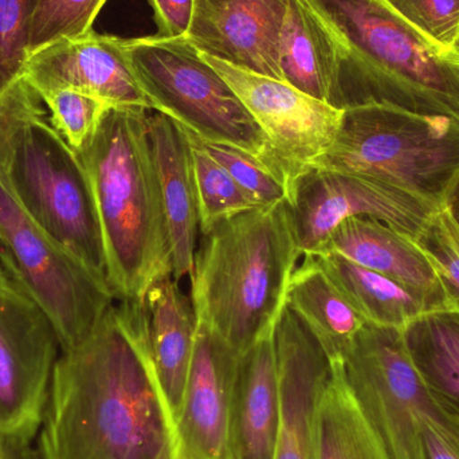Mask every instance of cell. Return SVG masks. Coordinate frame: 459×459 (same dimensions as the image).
Here are the masks:
<instances>
[{
    "instance_id": "obj_1",
    "label": "cell",
    "mask_w": 459,
    "mask_h": 459,
    "mask_svg": "<svg viewBox=\"0 0 459 459\" xmlns=\"http://www.w3.org/2000/svg\"><path fill=\"white\" fill-rule=\"evenodd\" d=\"M39 431L42 459H174L144 302L117 299L61 352Z\"/></svg>"
},
{
    "instance_id": "obj_2",
    "label": "cell",
    "mask_w": 459,
    "mask_h": 459,
    "mask_svg": "<svg viewBox=\"0 0 459 459\" xmlns=\"http://www.w3.org/2000/svg\"><path fill=\"white\" fill-rule=\"evenodd\" d=\"M150 110L110 107L93 139L77 153L101 228L108 282L118 301L144 302L158 281L174 274L148 136Z\"/></svg>"
},
{
    "instance_id": "obj_3",
    "label": "cell",
    "mask_w": 459,
    "mask_h": 459,
    "mask_svg": "<svg viewBox=\"0 0 459 459\" xmlns=\"http://www.w3.org/2000/svg\"><path fill=\"white\" fill-rule=\"evenodd\" d=\"M204 235L191 273V304L238 355L274 331L301 258L288 201L251 210Z\"/></svg>"
},
{
    "instance_id": "obj_4",
    "label": "cell",
    "mask_w": 459,
    "mask_h": 459,
    "mask_svg": "<svg viewBox=\"0 0 459 459\" xmlns=\"http://www.w3.org/2000/svg\"><path fill=\"white\" fill-rule=\"evenodd\" d=\"M340 56L342 109L382 104L459 120V64L385 0H304Z\"/></svg>"
},
{
    "instance_id": "obj_5",
    "label": "cell",
    "mask_w": 459,
    "mask_h": 459,
    "mask_svg": "<svg viewBox=\"0 0 459 459\" xmlns=\"http://www.w3.org/2000/svg\"><path fill=\"white\" fill-rule=\"evenodd\" d=\"M310 167L372 178L442 207L459 180V120L382 104L345 108L333 144Z\"/></svg>"
},
{
    "instance_id": "obj_6",
    "label": "cell",
    "mask_w": 459,
    "mask_h": 459,
    "mask_svg": "<svg viewBox=\"0 0 459 459\" xmlns=\"http://www.w3.org/2000/svg\"><path fill=\"white\" fill-rule=\"evenodd\" d=\"M132 72L151 104L188 131L217 144L239 148L280 172L288 171L253 116L225 78L182 38L123 39Z\"/></svg>"
},
{
    "instance_id": "obj_7",
    "label": "cell",
    "mask_w": 459,
    "mask_h": 459,
    "mask_svg": "<svg viewBox=\"0 0 459 459\" xmlns=\"http://www.w3.org/2000/svg\"><path fill=\"white\" fill-rule=\"evenodd\" d=\"M4 169L32 222L108 281L104 240L85 171L46 110L13 134Z\"/></svg>"
},
{
    "instance_id": "obj_8",
    "label": "cell",
    "mask_w": 459,
    "mask_h": 459,
    "mask_svg": "<svg viewBox=\"0 0 459 459\" xmlns=\"http://www.w3.org/2000/svg\"><path fill=\"white\" fill-rule=\"evenodd\" d=\"M0 158V262L48 316L61 352L85 342L117 301L109 283L32 222Z\"/></svg>"
},
{
    "instance_id": "obj_9",
    "label": "cell",
    "mask_w": 459,
    "mask_h": 459,
    "mask_svg": "<svg viewBox=\"0 0 459 459\" xmlns=\"http://www.w3.org/2000/svg\"><path fill=\"white\" fill-rule=\"evenodd\" d=\"M340 367L391 459H423L420 423L426 418L458 426L439 409L420 379L403 329L364 324Z\"/></svg>"
},
{
    "instance_id": "obj_10",
    "label": "cell",
    "mask_w": 459,
    "mask_h": 459,
    "mask_svg": "<svg viewBox=\"0 0 459 459\" xmlns=\"http://www.w3.org/2000/svg\"><path fill=\"white\" fill-rule=\"evenodd\" d=\"M288 204L302 256L318 253L351 218H374L415 239L439 209L388 183L316 167L297 175Z\"/></svg>"
},
{
    "instance_id": "obj_11",
    "label": "cell",
    "mask_w": 459,
    "mask_h": 459,
    "mask_svg": "<svg viewBox=\"0 0 459 459\" xmlns=\"http://www.w3.org/2000/svg\"><path fill=\"white\" fill-rule=\"evenodd\" d=\"M53 324L11 280L0 285V437L30 442L42 426L59 358Z\"/></svg>"
},
{
    "instance_id": "obj_12",
    "label": "cell",
    "mask_w": 459,
    "mask_h": 459,
    "mask_svg": "<svg viewBox=\"0 0 459 459\" xmlns=\"http://www.w3.org/2000/svg\"><path fill=\"white\" fill-rule=\"evenodd\" d=\"M201 56L225 78L266 134L291 185L297 175L309 169L333 144L344 109L313 99L285 81Z\"/></svg>"
},
{
    "instance_id": "obj_13",
    "label": "cell",
    "mask_w": 459,
    "mask_h": 459,
    "mask_svg": "<svg viewBox=\"0 0 459 459\" xmlns=\"http://www.w3.org/2000/svg\"><path fill=\"white\" fill-rule=\"evenodd\" d=\"M274 345L281 394L274 459H317L318 409L333 363L288 307L275 324Z\"/></svg>"
},
{
    "instance_id": "obj_14",
    "label": "cell",
    "mask_w": 459,
    "mask_h": 459,
    "mask_svg": "<svg viewBox=\"0 0 459 459\" xmlns=\"http://www.w3.org/2000/svg\"><path fill=\"white\" fill-rule=\"evenodd\" d=\"M239 355L196 321L193 363L172 436L174 459H232V391Z\"/></svg>"
},
{
    "instance_id": "obj_15",
    "label": "cell",
    "mask_w": 459,
    "mask_h": 459,
    "mask_svg": "<svg viewBox=\"0 0 459 459\" xmlns=\"http://www.w3.org/2000/svg\"><path fill=\"white\" fill-rule=\"evenodd\" d=\"M23 78L38 96L70 89L96 97L109 107L151 109L132 72L123 38L100 35L93 30L31 54Z\"/></svg>"
},
{
    "instance_id": "obj_16",
    "label": "cell",
    "mask_w": 459,
    "mask_h": 459,
    "mask_svg": "<svg viewBox=\"0 0 459 459\" xmlns=\"http://www.w3.org/2000/svg\"><path fill=\"white\" fill-rule=\"evenodd\" d=\"M289 0H194L187 39L199 53L283 81L281 34Z\"/></svg>"
},
{
    "instance_id": "obj_17",
    "label": "cell",
    "mask_w": 459,
    "mask_h": 459,
    "mask_svg": "<svg viewBox=\"0 0 459 459\" xmlns=\"http://www.w3.org/2000/svg\"><path fill=\"white\" fill-rule=\"evenodd\" d=\"M320 251H334L402 283L418 294L431 312L450 309L441 281L417 242L380 221L367 217L344 221Z\"/></svg>"
},
{
    "instance_id": "obj_18",
    "label": "cell",
    "mask_w": 459,
    "mask_h": 459,
    "mask_svg": "<svg viewBox=\"0 0 459 459\" xmlns=\"http://www.w3.org/2000/svg\"><path fill=\"white\" fill-rule=\"evenodd\" d=\"M148 136L171 235L174 278L190 277L198 239L199 209L193 152L186 129L163 113H148Z\"/></svg>"
},
{
    "instance_id": "obj_19",
    "label": "cell",
    "mask_w": 459,
    "mask_h": 459,
    "mask_svg": "<svg viewBox=\"0 0 459 459\" xmlns=\"http://www.w3.org/2000/svg\"><path fill=\"white\" fill-rule=\"evenodd\" d=\"M281 417L274 331L239 355L232 391V459H274Z\"/></svg>"
},
{
    "instance_id": "obj_20",
    "label": "cell",
    "mask_w": 459,
    "mask_h": 459,
    "mask_svg": "<svg viewBox=\"0 0 459 459\" xmlns=\"http://www.w3.org/2000/svg\"><path fill=\"white\" fill-rule=\"evenodd\" d=\"M144 307L153 366L174 436L195 348V313L172 275L148 290Z\"/></svg>"
},
{
    "instance_id": "obj_21",
    "label": "cell",
    "mask_w": 459,
    "mask_h": 459,
    "mask_svg": "<svg viewBox=\"0 0 459 459\" xmlns=\"http://www.w3.org/2000/svg\"><path fill=\"white\" fill-rule=\"evenodd\" d=\"M280 65L289 85L342 109L336 45L304 0H289L281 34Z\"/></svg>"
},
{
    "instance_id": "obj_22",
    "label": "cell",
    "mask_w": 459,
    "mask_h": 459,
    "mask_svg": "<svg viewBox=\"0 0 459 459\" xmlns=\"http://www.w3.org/2000/svg\"><path fill=\"white\" fill-rule=\"evenodd\" d=\"M286 307L315 334L332 363H342L367 323L313 255L305 256L294 270L286 291Z\"/></svg>"
},
{
    "instance_id": "obj_23",
    "label": "cell",
    "mask_w": 459,
    "mask_h": 459,
    "mask_svg": "<svg viewBox=\"0 0 459 459\" xmlns=\"http://www.w3.org/2000/svg\"><path fill=\"white\" fill-rule=\"evenodd\" d=\"M412 364L439 409L459 426V310L423 313L403 329Z\"/></svg>"
},
{
    "instance_id": "obj_24",
    "label": "cell",
    "mask_w": 459,
    "mask_h": 459,
    "mask_svg": "<svg viewBox=\"0 0 459 459\" xmlns=\"http://www.w3.org/2000/svg\"><path fill=\"white\" fill-rule=\"evenodd\" d=\"M313 256L367 323L404 329L423 313L431 312L428 304L406 286L334 251H320Z\"/></svg>"
},
{
    "instance_id": "obj_25",
    "label": "cell",
    "mask_w": 459,
    "mask_h": 459,
    "mask_svg": "<svg viewBox=\"0 0 459 459\" xmlns=\"http://www.w3.org/2000/svg\"><path fill=\"white\" fill-rule=\"evenodd\" d=\"M317 459H391L342 377L340 363L318 409Z\"/></svg>"
},
{
    "instance_id": "obj_26",
    "label": "cell",
    "mask_w": 459,
    "mask_h": 459,
    "mask_svg": "<svg viewBox=\"0 0 459 459\" xmlns=\"http://www.w3.org/2000/svg\"><path fill=\"white\" fill-rule=\"evenodd\" d=\"M185 128V126H183ZM186 129V128H185ZM193 152L194 179L198 196L199 230L206 234L221 222L256 206L230 177L228 171L202 147L193 132L186 129Z\"/></svg>"
},
{
    "instance_id": "obj_27",
    "label": "cell",
    "mask_w": 459,
    "mask_h": 459,
    "mask_svg": "<svg viewBox=\"0 0 459 459\" xmlns=\"http://www.w3.org/2000/svg\"><path fill=\"white\" fill-rule=\"evenodd\" d=\"M195 137L256 206L267 207L289 201L290 183L280 172L239 148L204 142L196 134Z\"/></svg>"
},
{
    "instance_id": "obj_28",
    "label": "cell",
    "mask_w": 459,
    "mask_h": 459,
    "mask_svg": "<svg viewBox=\"0 0 459 459\" xmlns=\"http://www.w3.org/2000/svg\"><path fill=\"white\" fill-rule=\"evenodd\" d=\"M107 0H38L32 19L30 56L64 39L91 32Z\"/></svg>"
},
{
    "instance_id": "obj_29",
    "label": "cell",
    "mask_w": 459,
    "mask_h": 459,
    "mask_svg": "<svg viewBox=\"0 0 459 459\" xmlns=\"http://www.w3.org/2000/svg\"><path fill=\"white\" fill-rule=\"evenodd\" d=\"M48 110V120L75 153L93 139L109 105L96 97L70 89H58L39 96Z\"/></svg>"
},
{
    "instance_id": "obj_30",
    "label": "cell",
    "mask_w": 459,
    "mask_h": 459,
    "mask_svg": "<svg viewBox=\"0 0 459 459\" xmlns=\"http://www.w3.org/2000/svg\"><path fill=\"white\" fill-rule=\"evenodd\" d=\"M38 0H0V94L22 80Z\"/></svg>"
},
{
    "instance_id": "obj_31",
    "label": "cell",
    "mask_w": 459,
    "mask_h": 459,
    "mask_svg": "<svg viewBox=\"0 0 459 459\" xmlns=\"http://www.w3.org/2000/svg\"><path fill=\"white\" fill-rule=\"evenodd\" d=\"M414 240L433 264L450 309L459 310V226L446 207L429 218Z\"/></svg>"
},
{
    "instance_id": "obj_32",
    "label": "cell",
    "mask_w": 459,
    "mask_h": 459,
    "mask_svg": "<svg viewBox=\"0 0 459 459\" xmlns=\"http://www.w3.org/2000/svg\"><path fill=\"white\" fill-rule=\"evenodd\" d=\"M385 2L437 50L441 51L444 56H450L459 30V0Z\"/></svg>"
},
{
    "instance_id": "obj_33",
    "label": "cell",
    "mask_w": 459,
    "mask_h": 459,
    "mask_svg": "<svg viewBox=\"0 0 459 459\" xmlns=\"http://www.w3.org/2000/svg\"><path fill=\"white\" fill-rule=\"evenodd\" d=\"M43 110L42 100L24 78L0 94V153L10 148L16 131Z\"/></svg>"
},
{
    "instance_id": "obj_34",
    "label": "cell",
    "mask_w": 459,
    "mask_h": 459,
    "mask_svg": "<svg viewBox=\"0 0 459 459\" xmlns=\"http://www.w3.org/2000/svg\"><path fill=\"white\" fill-rule=\"evenodd\" d=\"M420 444L423 459H459V426L426 418L420 423Z\"/></svg>"
},
{
    "instance_id": "obj_35",
    "label": "cell",
    "mask_w": 459,
    "mask_h": 459,
    "mask_svg": "<svg viewBox=\"0 0 459 459\" xmlns=\"http://www.w3.org/2000/svg\"><path fill=\"white\" fill-rule=\"evenodd\" d=\"M155 10L158 37H186L191 26L194 0H150Z\"/></svg>"
},
{
    "instance_id": "obj_36",
    "label": "cell",
    "mask_w": 459,
    "mask_h": 459,
    "mask_svg": "<svg viewBox=\"0 0 459 459\" xmlns=\"http://www.w3.org/2000/svg\"><path fill=\"white\" fill-rule=\"evenodd\" d=\"M3 459H42L39 452L30 442L5 441Z\"/></svg>"
},
{
    "instance_id": "obj_37",
    "label": "cell",
    "mask_w": 459,
    "mask_h": 459,
    "mask_svg": "<svg viewBox=\"0 0 459 459\" xmlns=\"http://www.w3.org/2000/svg\"><path fill=\"white\" fill-rule=\"evenodd\" d=\"M444 206L446 207L447 212H450L453 220H455V222L459 226V180L455 183L453 190L450 191L449 195H447Z\"/></svg>"
},
{
    "instance_id": "obj_38",
    "label": "cell",
    "mask_w": 459,
    "mask_h": 459,
    "mask_svg": "<svg viewBox=\"0 0 459 459\" xmlns=\"http://www.w3.org/2000/svg\"><path fill=\"white\" fill-rule=\"evenodd\" d=\"M450 56L459 64V30L457 38H455V45H453L452 51H450Z\"/></svg>"
},
{
    "instance_id": "obj_39",
    "label": "cell",
    "mask_w": 459,
    "mask_h": 459,
    "mask_svg": "<svg viewBox=\"0 0 459 459\" xmlns=\"http://www.w3.org/2000/svg\"><path fill=\"white\" fill-rule=\"evenodd\" d=\"M8 281H10V275L7 274L4 267H3L2 262H0V285L8 282Z\"/></svg>"
},
{
    "instance_id": "obj_40",
    "label": "cell",
    "mask_w": 459,
    "mask_h": 459,
    "mask_svg": "<svg viewBox=\"0 0 459 459\" xmlns=\"http://www.w3.org/2000/svg\"><path fill=\"white\" fill-rule=\"evenodd\" d=\"M3 455H4V442H3V438L0 437V459H3Z\"/></svg>"
}]
</instances>
